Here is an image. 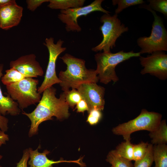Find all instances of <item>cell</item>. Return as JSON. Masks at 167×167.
I'll return each mask as SVG.
<instances>
[{"instance_id": "6da1fadb", "label": "cell", "mask_w": 167, "mask_h": 167, "mask_svg": "<svg viewBox=\"0 0 167 167\" xmlns=\"http://www.w3.org/2000/svg\"><path fill=\"white\" fill-rule=\"evenodd\" d=\"M56 89L53 86L45 89L35 109L30 113H23L31 122L28 136L31 137L38 133L39 125L43 122L52 120L55 117L58 120L68 118L69 106L66 101L65 94L62 92L59 98L56 96Z\"/></svg>"}, {"instance_id": "7a4b0ae2", "label": "cell", "mask_w": 167, "mask_h": 167, "mask_svg": "<svg viewBox=\"0 0 167 167\" xmlns=\"http://www.w3.org/2000/svg\"><path fill=\"white\" fill-rule=\"evenodd\" d=\"M67 66L65 71H61L58 78L62 89L66 92L76 88L79 85L87 83H97L99 80L96 70L88 69L84 59L66 53L60 58Z\"/></svg>"}, {"instance_id": "3957f363", "label": "cell", "mask_w": 167, "mask_h": 167, "mask_svg": "<svg viewBox=\"0 0 167 167\" xmlns=\"http://www.w3.org/2000/svg\"><path fill=\"white\" fill-rule=\"evenodd\" d=\"M139 53L133 50L125 52L123 50L113 53L109 52H100L95 55L97 64L96 70L100 82L107 84L111 81L115 82L119 80L115 71L116 66L132 57L140 56Z\"/></svg>"}, {"instance_id": "277c9868", "label": "cell", "mask_w": 167, "mask_h": 167, "mask_svg": "<svg viewBox=\"0 0 167 167\" xmlns=\"http://www.w3.org/2000/svg\"><path fill=\"white\" fill-rule=\"evenodd\" d=\"M142 6L152 13L154 20L150 36L140 37L137 40L138 45L141 49L139 53L141 54H151L156 51H167V31L162 18L148 5Z\"/></svg>"}, {"instance_id": "5b68a950", "label": "cell", "mask_w": 167, "mask_h": 167, "mask_svg": "<svg viewBox=\"0 0 167 167\" xmlns=\"http://www.w3.org/2000/svg\"><path fill=\"white\" fill-rule=\"evenodd\" d=\"M162 116L159 113L143 109L136 118L119 124L114 127L112 131L116 135L122 136L125 141L131 140V135L134 132L141 130L150 132L154 131L161 121Z\"/></svg>"}, {"instance_id": "8992f818", "label": "cell", "mask_w": 167, "mask_h": 167, "mask_svg": "<svg viewBox=\"0 0 167 167\" xmlns=\"http://www.w3.org/2000/svg\"><path fill=\"white\" fill-rule=\"evenodd\" d=\"M39 82L37 79L26 78L6 86V88L8 95L23 109L40 101L41 96L37 89Z\"/></svg>"}, {"instance_id": "52a82bcc", "label": "cell", "mask_w": 167, "mask_h": 167, "mask_svg": "<svg viewBox=\"0 0 167 167\" xmlns=\"http://www.w3.org/2000/svg\"><path fill=\"white\" fill-rule=\"evenodd\" d=\"M118 16L115 14L112 16L105 14L101 17L100 21L103 24L99 29L102 32L103 39L99 44L92 48V51L110 52V49L115 46L117 39L122 33L128 31V27L122 23Z\"/></svg>"}, {"instance_id": "ba28073f", "label": "cell", "mask_w": 167, "mask_h": 167, "mask_svg": "<svg viewBox=\"0 0 167 167\" xmlns=\"http://www.w3.org/2000/svg\"><path fill=\"white\" fill-rule=\"evenodd\" d=\"M64 42L60 39L55 44L54 38L52 37L45 40L44 45L48 49L49 59L44 80L37 89V92L40 94L46 89L61 82L56 75V63L58 56L66 49V47L62 46Z\"/></svg>"}, {"instance_id": "9c48e42d", "label": "cell", "mask_w": 167, "mask_h": 167, "mask_svg": "<svg viewBox=\"0 0 167 167\" xmlns=\"http://www.w3.org/2000/svg\"><path fill=\"white\" fill-rule=\"evenodd\" d=\"M103 0H95L90 4L81 7L61 10L58 15L59 19L65 24V29L67 32H79L81 28L79 25L77 19L80 17L85 16L95 11H101L108 14L110 12L102 6Z\"/></svg>"}, {"instance_id": "30bf717a", "label": "cell", "mask_w": 167, "mask_h": 167, "mask_svg": "<svg viewBox=\"0 0 167 167\" xmlns=\"http://www.w3.org/2000/svg\"><path fill=\"white\" fill-rule=\"evenodd\" d=\"M140 63L143 68L141 74H149L160 79L167 78V54L163 51L152 53L146 57L140 56Z\"/></svg>"}, {"instance_id": "8fae6325", "label": "cell", "mask_w": 167, "mask_h": 167, "mask_svg": "<svg viewBox=\"0 0 167 167\" xmlns=\"http://www.w3.org/2000/svg\"><path fill=\"white\" fill-rule=\"evenodd\" d=\"M76 89L87 104L89 112L92 109L103 110L105 104V88L103 87L96 83H90L81 84Z\"/></svg>"}, {"instance_id": "7c38bea8", "label": "cell", "mask_w": 167, "mask_h": 167, "mask_svg": "<svg viewBox=\"0 0 167 167\" xmlns=\"http://www.w3.org/2000/svg\"><path fill=\"white\" fill-rule=\"evenodd\" d=\"M10 66V68L15 69L26 78L41 76L44 74L42 67L33 54L23 55L11 61Z\"/></svg>"}, {"instance_id": "4fadbf2b", "label": "cell", "mask_w": 167, "mask_h": 167, "mask_svg": "<svg viewBox=\"0 0 167 167\" xmlns=\"http://www.w3.org/2000/svg\"><path fill=\"white\" fill-rule=\"evenodd\" d=\"M23 8L15 0L0 9V28L8 30L17 26L20 22Z\"/></svg>"}, {"instance_id": "5bb4252c", "label": "cell", "mask_w": 167, "mask_h": 167, "mask_svg": "<svg viewBox=\"0 0 167 167\" xmlns=\"http://www.w3.org/2000/svg\"><path fill=\"white\" fill-rule=\"evenodd\" d=\"M38 148L35 150L28 148L29 158L28 162L29 167H53V165L62 162L74 163L78 164L81 167L86 166L85 164L82 161V158L74 161L64 160L62 159L55 161L49 159L47 157L49 152L45 150L42 152L38 151Z\"/></svg>"}, {"instance_id": "9a60e30c", "label": "cell", "mask_w": 167, "mask_h": 167, "mask_svg": "<svg viewBox=\"0 0 167 167\" xmlns=\"http://www.w3.org/2000/svg\"><path fill=\"white\" fill-rule=\"evenodd\" d=\"M3 65L0 64V80L3 75L2 71ZM20 109L17 103L8 95L5 96L3 94L0 87V114L4 116L9 114L12 116H16L20 113Z\"/></svg>"}, {"instance_id": "2e32d148", "label": "cell", "mask_w": 167, "mask_h": 167, "mask_svg": "<svg viewBox=\"0 0 167 167\" xmlns=\"http://www.w3.org/2000/svg\"><path fill=\"white\" fill-rule=\"evenodd\" d=\"M149 135L153 145L167 143V125L165 120H161L156 129L150 132Z\"/></svg>"}, {"instance_id": "e0dca14e", "label": "cell", "mask_w": 167, "mask_h": 167, "mask_svg": "<svg viewBox=\"0 0 167 167\" xmlns=\"http://www.w3.org/2000/svg\"><path fill=\"white\" fill-rule=\"evenodd\" d=\"M84 0H49L48 6L52 9L65 10L83 6Z\"/></svg>"}, {"instance_id": "ac0fdd59", "label": "cell", "mask_w": 167, "mask_h": 167, "mask_svg": "<svg viewBox=\"0 0 167 167\" xmlns=\"http://www.w3.org/2000/svg\"><path fill=\"white\" fill-rule=\"evenodd\" d=\"M153 156L155 167H167V145H153Z\"/></svg>"}, {"instance_id": "d6986e66", "label": "cell", "mask_w": 167, "mask_h": 167, "mask_svg": "<svg viewBox=\"0 0 167 167\" xmlns=\"http://www.w3.org/2000/svg\"><path fill=\"white\" fill-rule=\"evenodd\" d=\"M111 165L112 167H133L131 162L118 155L115 150H112L108 153L106 159Z\"/></svg>"}, {"instance_id": "ffe728a7", "label": "cell", "mask_w": 167, "mask_h": 167, "mask_svg": "<svg viewBox=\"0 0 167 167\" xmlns=\"http://www.w3.org/2000/svg\"><path fill=\"white\" fill-rule=\"evenodd\" d=\"M26 77L13 68L5 71V74L1 78L3 84L6 86L18 82Z\"/></svg>"}, {"instance_id": "44dd1931", "label": "cell", "mask_w": 167, "mask_h": 167, "mask_svg": "<svg viewBox=\"0 0 167 167\" xmlns=\"http://www.w3.org/2000/svg\"><path fill=\"white\" fill-rule=\"evenodd\" d=\"M134 145L130 140L125 141L117 145L114 150L119 156L131 161L133 160Z\"/></svg>"}, {"instance_id": "7402d4cb", "label": "cell", "mask_w": 167, "mask_h": 167, "mask_svg": "<svg viewBox=\"0 0 167 167\" xmlns=\"http://www.w3.org/2000/svg\"><path fill=\"white\" fill-rule=\"evenodd\" d=\"M149 143L142 142L134 145L133 149V160L137 163L145 156L147 151Z\"/></svg>"}, {"instance_id": "603a6c76", "label": "cell", "mask_w": 167, "mask_h": 167, "mask_svg": "<svg viewBox=\"0 0 167 167\" xmlns=\"http://www.w3.org/2000/svg\"><path fill=\"white\" fill-rule=\"evenodd\" d=\"M112 2L114 6L118 5L115 11V14H118L126 8L133 6L143 4L145 2L143 0H113Z\"/></svg>"}, {"instance_id": "cb8c5ba5", "label": "cell", "mask_w": 167, "mask_h": 167, "mask_svg": "<svg viewBox=\"0 0 167 167\" xmlns=\"http://www.w3.org/2000/svg\"><path fill=\"white\" fill-rule=\"evenodd\" d=\"M153 145L149 143L146 154L139 162L135 163L133 167H151L153 161Z\"/></svg>"}, {"instance_id": "d4e9b609", "label": "cell", "mask_w": 167, "mask_h": 167, "mask_svg": "<svg viewBox=\"0 0 167 167\" xmlns=\"http://www.w3.org/2000/svg\"><path fill=\"white\" fill-rule=\"evenodd\" d=\"M64 92L66 102L69 106L72 108L82 99L80 93L76 89L72 88L71 90Z\"/></svg>"}, {"instance_id": "484cf974", "label": "cell", "mask_w": 167, "mask_h": 167, "mask_svg": "<svg viewBox=\"0 0 167 167\" xmlns=\"http://www.w3.org/2000/svg\"><path fill=\"white\" fill-rule=\"evenodd\" d=\"M148 6L152 9L161 13L165 16H167V0H148Z\"/></svg>"}, {"instance_id": "4316f807", "label": "cell", "mask_w": 167, "mask_h": 167, "mask_svg": "<svg viewBox=\"0 0 167 167\" xmlns=\"http://www.w3.org/2000/svg\"><path fill=\"white\" fill-rule=\"evenodd\" d=\"M88 113L87 122L92 125L97 124L102 116L101 111L98 109H92Z\"/></svg>"}, {"instance_id": "83f0119b", "label": "cell", "mask_w": 167, "mask_h": 167, "mask_svg": "<svg viewBox=\"0 0 167 167\" xmlns=\"http://www.w3.org/2000/svg\"><path fill=\"white\" fill-rule=\"evenodd\" d=\"M49 1V0H27L26 2L28 9L31 11H34L42 3Z\"/></svg>"}, {"instance_id": "f1b7e54d", "label": "cell", "mask_w": 167, "mask_h": 167, "mask_svg": "<svg viewBox=\"0 0 167 167\" xmlns=\"http://www.w3.org/2000/svg\"><path fill=\"white\" fill-rule=\"evenodd\" d=\"M29 157V149H26L23 151L22 157L19 162L17 164L16 167H28L27 162ZM0 167H2L0 165Z\"/></svg>"}, {"instance_id": "f546056e", "label": "cell", "mask_w": 167, "mask_h": 167, "mask_svg": "<svg viewBox=\"0 0 167 167\" xmlns=\"http://www.w3.org/2000/svg\"><path fill=\"white\" fill-rule=\"evenodd\" d=\"M77 111L84 113L85 111L89 112V109L86 102L83 99H81L76 105Z\"/></svg>"}, {"instance_id": "4dcf8cb0", "label": "cell", "mask_w": 167, "mask_h": 167, "mask_svg": "<svg viewBox=\"0 0 167 167\" xmlns=\"http://www.w3.org/2000/svg\"><path fill=\"white\" fill-rule=\"evenodd\" d=\"M8 119L1 114H0V129L1 130L5 132L8 129Z\"/></svg>"}, {"instance_id": "1f68e13d", "label": "cell", "mask_w": 167, "mask_h": 167, "mask_svg": "<svg viewBox=\"0 0 167 167\" xmlns=\"http://www.w3.org/2000/svg\"><path fill=\"white\" fill-rule=\"evenodd\" d=\"M8 135L5 133V132L0 130V146L5 144L8 141Z\"/></svg>"}, {"instance_id": "d6a6232c", "label": "cell", "mask_w": 167, "mask_h": 167, "mask_svg": "<svg viewBox=\"0 0 167 167\" xmlns=\"http://www.w3.org/2000/svg\"><path fill=\"white\" fill-rule=\"evenodd\" d=\"M14 1V0H0V9Z\"/></svg>"}, {"instance_id": "836d02e7", "label": "cell", "mask_w": 167, "mask_h": 167, "mask_svg": "<svg viewBox=\"0 0 167 167\" xmlns=\"http://www.w3.org/2000/svg\"><path fill=\"white\" fill-rule=\"evenodd\" d=\"M2 156L0 155V160H1L2 158Z\"/></svg>"}, {"instance_id": "e575fe53", "label": "cell", "mask_w": 167, "mask_h": 167, "mask_svg": "<svg viewBox=\"0 0 167 167\" xmlns=\"http://www.w3.org/2000/svg\"><path fill=\"white\" fill-rule=\"evenodd\" d=\"M112 167V166L111 167Z\"/></svg>"}, {"instance_id": "d590c367", "label": "cell", "mask_w": 167, "mask_h": 167, "mask_svg": "<svg viewBox=\"0 0 167 167\" xmlns=\"http://www.w3.org/2000/svg\"><path fill=\"white\" fill-rule=\"evenodd\" d=\"M153 167H155L154 166Z\"/></svg>"}]
</instances>
